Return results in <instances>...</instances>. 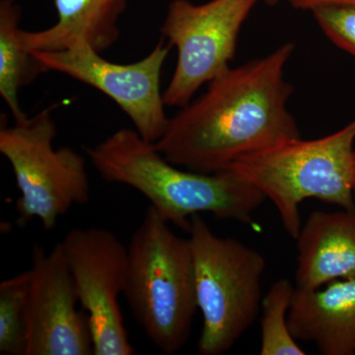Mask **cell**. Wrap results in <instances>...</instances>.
I'll use <instances>...</instances> for the list:
<instances>
[{
  "instance_id": "cell-1",
  "label": "cell",
  "mask_w": 355,
  "mask_h": 355,
  "mask_svg": "<svg viewBox=\"0 0 355 355\" xmlns=\"http://www.w3.org/2000/svg\"><path fill=\"white\" fill-rule=\"evenodd\" d=\"M295 46L282 44L272 53L230 67L170 119L154 142L172 164L191 171L216 173L238 159L300 137L288 104L293 86L286 65Z\"/></svg>"
},
{
  "instance_id": "cell-2",
  "label": "cell",
  "mask_w": 355,
  "mask_h": 355,
  "mask_svg": "<svg viewBox=\"0 0 355 355\" xmlns=\"http://www.w3.org/2000/svg\"><path fill=\"white\" fill-rule=\"evenodd\" d=\"M86 154L105 181L139 191L164 220L187 232L195 214L250 225L266 200L230 169L205 174L172 164L153 142L130 128H121L87 147Z\"/></svg>"
},
{
  "instance_id": "cell-3",
  "label": "cell",
  "mask_w": 355,
  "mask_h": 355,
  "mask_svg": "<svg viewBox=\"0 0 355 355\" xmlns=\"http://www.w3.org/2000/svg\"><path fill=\"white\" fill-rule=\"evenodd\" d=\"M123 293L154 347L167 355L183 349L198 310L191 242L151 205L128 245Z\"/></svg>"
},
{
  "instance_id": "cell-4",
  "label": "cell",
  "mask_w": 355,
  "mask_h": 355,
  "mask_svg": "<svg viewBox=\"0 0 355 355\" xmlns=\"http://www.w3.org/2000/svg\"><path fill=\"white\" fill-rule=\"evenodd\" d=\"M355 120L320 139L282 140L247 154L228 169L275 205L282 227L295 240L302 226L300 205L315 198L340 209H354L352 193Z\"/></svg>"
},
{
  "instance_id": "cell-5",
  "label": "cell",
  "mask_w": 355,
  "mask_h": 355,
  "mask_svg": "<svg viewBox=\"0 0 355 355\" xmlns=\"http://www.w3.org/2000/svg\"><path fill=\"white\" fill-rule=\"evenodd\" d=\"M190 234L198 309L202 328V355L229 352L261 312L263 254L234 238L220 237L202 214L191 217Z\"/></svg>"
},
{
  "instance_id": "cell-6",
  "label": "cell",
  "mask_w": 355,
  "mask_h": 355,
  "mask_svg": "<svg viewBox=\"0 0 355 355\" xmlns=\"http://www.w3.org/2000/svg\"><path fill=\"white\" fill-rule=\"evenodd\" d=\"M55 137L51 109L0 130V153L12 168L20 191L16 202L20 225L38 218L51 230L72 207L90 200L85 158L70 147L55 149Z\"/></svg>"
},
{
  "instance_id": "cell-7",
  "label": "cell",
  "mask_w": 355,
  "mask_h": 355,
  "mask_svg": "<svg viewBox=\"0 0 355 355\" xmlns=\"http://www.w3.org/2000/svg\"><path fill=\"white\" fill-rule=\"evenodd\" d=\"M259 0H173L161 35L176 48L174 73L163 92L167 107L187 106L205 84L231 67L244 23Z\"/></svg>"
},
{
  "instance_id": "cell-8",
  "label": "cell",
  "mask_w": 355,
  "mask_h": 355,
  "mask_svg": "<svg viewBox=\"0 0 355 355\" xmlns=\"http://www.w3.org/2000/svg\"><path fill=\"white\" fill-rule=\"evenodd\" d=\"M171 48L161 38L146 57L132 64L110 62L83 43L62 51L30 53L42 72L64 74L113 100L140 137L154 144L162 137L170 120L165 113L161 74Z\"/></svg>"
},
{
  "instance_id": "cell-9",
  "label": "cell",
  "mask_w": 355,
  "mask_h": 355,
  "mask_svg": "<svg viewBox=\"0 0 355 355\" xmlns=\"http://www.w3.org/2000/svg\"><path fill=\"white\" fill-rule=\"evenodd\" d=\"M78 302L87 314L95 355H132L135 349L119 306L128 246L99 227L74 228L60 242Z\"/></svg>"
},
{
  "instance_id": "cell-10",
  "label": "cell",
  "mask_w": 355,
  "mask_h": 355,
  "mask_svg": "<svg viewBox=\"0 0 355 355\" xmlns=\"http://www.w3.org/2000/svg\"><path fill=\"white\" fill-rule=\"evenodd\" d=\"M30 272L24 355L94 354L88 316L76 309L78 299L62 244L50 253L35 247Z\"/></svg>"
},
{
  "instance_id": "cell-11",
  "label": "cell",
  "mask_w": 355,
  "mask_h": 355,
  "mask_svg": "<svg viewBox=\"0 0 355 355\" xmlns=\"http://www.w3.org/2000/svg\"><path fill=\"white\" fill-rule=\"evenodd\" d=\"M295 240L296 288L355 279V207L311 212Z\"/></svg>"
},
{
  "instance_id": "cell-12",
  "label": "cell",
  "mask_w": 355,
  "mask_h": 355,
  "mask_svg": "<svg viewBox=\"0 0 355 355\" xmlns=\"http://www.w3.org/2000/svg\"><path fill=\"white\" fill-rule=\"evenodd\" d=\"M289 326L298 342L313 343L321 354H355V279L312 291L295 287Z\"/></svg>"
},
{
  "instance_id": "cell-13",
  "label": "cell",
  "mask_w": 355,
  "mask_h": 355,
  "mask_svg": "<svg viewBox=\"0 0 355 355\" xmlns=\"http://www.w3.org/2000/svg\"><path fill=\"white\" fill-rule=\"evenodd\" d=\"M128 0H55L58 20L42 31L21 30L29 51L65 50L83 43L102 53L121 36L119 19Z\"/></svg>"
},
{
  "instance_id": "cell-14",
  "label": "cell",
  "mask_w": 355,
  "mask_h": 355,
  "mask_svg": "<svg viewBox=\"0 0 355 355\" xmlns=\"http://www.w3.org/2000/svg\"><path fill=\"white\" fill-rule=\"evenodd\" d=\"M20 12L17 0L0 2V95L15 123H23L29 119L21 108V89L43 73L21 40Z\"/></svg>"
},
{
  "instance_id": "cell-15",
  "label": "cell",
  "mask_w": 355,
  "mask_h": 355,
  "mask_svg": "<svg viewBox=\"0 0 355 355\" xmlns=\"http://www.w3.org/2000/svg\"><path fill=\"white\" fill-rule=\"evenodd\" d=\"M295 286L286 279L277 280L261 300V355H304L306 352L292 335L289 311Z\"/></svg>"
},
{
  "instance_id": "cell-16",
  "label": "cell",
  "mask_w": 355,
  "mask_h": 355,
  "mask_svg": "<svg viewBox=\"0 0 355 355\" xmlns=\"http://www.w3.org/2000/svg\"><path fill=\"white\" fill-rule=\"evenodd\" d=\"M30 270L0 284V354L24 355L26 307L29 294Z\"/></svg>"
},
{
  "instance_id": "cell-17",
  "label": "cell",
  "mask_w": 355,
  "mask_h": 355,
  "mask_svg": "<svg viewBox=\"0 0 355 355\" xmlns=\"http://www.w3.org/2000/svg\"><path fill=\"white\" fill-rule=\"evenodd\" d=\"M331 43L355 57V6H327L311 11Z\"/></svg>"
},
{
  "instance_id": "cell-18",
  "label": "cell",
  "mask_w": 355,
  "mask_h": 355,
  "mask_svg": "<svg viewBox=\"0 0 355 355\" xmlns=\"http://www.w3.org/2000/svg\"><path fill=\"white\" fill-rule=\"evenodd\" d=\"M293 8L313 11L327 6H355V0H287Z\"/></svg>"
},
{
  "instance_id": "cell-19",
  "label": "cell",
  "mask_w": 355,
  "mask_h": 355,
  "mask_svg": "<svg viewBox=\"0 0 355 355\" xmlns=\"http://www.w3.org/2000/svg\"><path fill=\"white\" fill-rule=\"evenodd\" d=\"M352 193H354V198L355 200V153L354 161V178H352Z\"/></svg>"
},
{
  "instance_id": "cell-20",
  "label": "cell",
  "mask_w": 355,
  "mask_h": 355,
  "mask_svg": "<svg viewBox=\"0 0 355 355\" xmlns=\"http://www.w3.org/2000/svg\"><path fill=\"white\" fill-rule=\"evenodd\" d=\"M263 1L266 2L268 6H277V3H279V0H263Z\"/></svg>"
}]
</instances>
